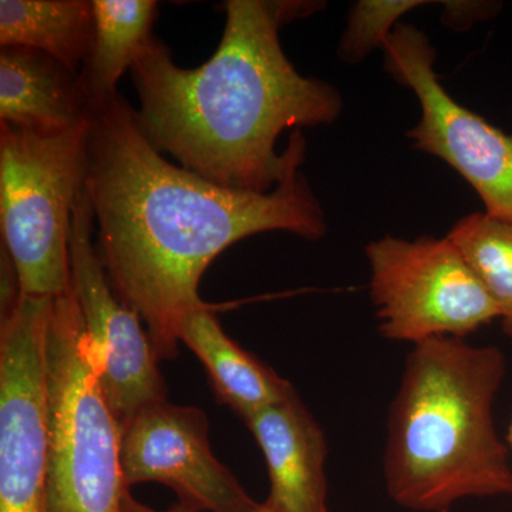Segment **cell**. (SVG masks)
Masks as SVG:
<instances>
[{"instance_id": "7", "label": "cell", "mask_w": 512, "mask_h": 512, "mask_svg": "<svg viewBox=\"0 0 512 512\" xmlns=\"http://www.w3.org/2000/svg\"><path fill=\"white\" fill-rule=\"evenodd\" d=\"M384 67L419 100L421 119L407 133L413 147L453 167L491 217L512 224V136L458 104L436 70V49L420 29L399 23L383 46Z\"/></svg>"}, {"instance_id": "10", "label": "cell", "mask_w": 512, "mask_h": 512, "mask_svg": "<svg viewBox=\"0 0 512 512\" xmlns=\"http://www.w3.org/2000/svg\"><path fill=\"white\" fill-rule=\"evenodd\" d=\"M207 414L167 399L143 407L121 429L120 461L128 490L167 485L178 507L194 512H249L259 503L212 453Z\"/></svg>"}, {"instance_id": "8", "label": "cell", "mask_w": 512, "mask_h": 512, "mask_svg": "<svg viewBox=\"0 0 512 512\" xmlns=\"http://www.w3.org/2000/svg\"><path fill=\"white\" fill-rule=\"evenodd\" d=\"M55 298L22 295L0 325V512H47L46 338Z\"/></svg>"}, {"instance_id": "3", "label": "cell", "mask_w": 512, "mask_h": 512, "mask_svg": "<svg viewBox=\"0 0 512 512\" xmlns=\"http://www.w3.org/2000/svg\"><path fill=\"white\" fill-rule=\"evenodd\" d=\"M505 372L497 346L451 336L413 346L387 426L383 470L393 503L450 512L467 498L512 494L510 450L493 416Z\"/></svg>"}, {"instance_id": "5", "label": "cell", "mask_w": 512, "mask_h": 512, "mask_svg": "<svg viewBox=\"0 0 512 512\" xmlns=\"http://www.w3.org/2000/svg\"><path fill=\"white\" fill-rule=\"evenodd\" d=\"M89 121L43 136L0 123L2 245L22 295L57 298L72 291L70 231L86 183Z\"/></svg>"}, {"instance_id": "12", "label": "cell", "mask_w": 512, "mask_h": 512, "mask_svg": "<svg viewBox=\"0 0 512 512\" xmlns=\"http://www.w3.org/2000/svg\"><path fill=\"white\" fill-rule=\"evenodd\" d=\"M90 104L79 73L28 49L0 50V123L53 136L89 121Z\"/></svg>"}, {"instance_id": "20", "label": "cell", "mask_w": 512, "mask_h": 512, "mask_svg": "<svg viewBox=\"0 0 512 512\" xmlns=\"http://www.w3.org/2000/svg\"><path fill=\"white\" fill-rule=\"evenodd\" d=\"M164 512H194V511L184 510V508H180L177 505V507L171 508V510L164 511ZM249 512H279V511H276L275 508L271 507V505H268L266 503H261L258 505V507L255 508V510H252Z\"/></svg>"}, {"instance_id": "15", "label": "cell", "mask_w": 512, "mask_h": 512, "mask_svg": "<svg viewBox=\"0 0 512 512\" xmlns=\"http://www.w3.org/2000/svg\"><path fill=\"white\" fill-rule=\"evenodd\" d=\"M94 39L93 0H2L0 45L46 53L80 73Z\"/></svg>"}, {"instance_id": "13", "label": "cell", "mask_w": 512, "mask_h": 512, "mask_svg": "<svg viewBox=\"0 0 512 512\" xmlns=\"http://www.w3.org/2000/svg\"><path fill=\"white\" fill-rule=\"evenodd\" d=\"M180 340L201 360L218 402L244 421L295 393L289 380L229 338L208 303L184 319Z\"/></svg>"}, {"instance_id": "21", "label": "cell", "mask_w": 512, "mask_h": 512, "mask_svg": "<svg viewBox=\"0 0 512 512\" xmlns=\"http://www.w3.org/2000/svg\"><path fill=\"white\" fill-rule=\"evenodd\" d=\"M507 444H508V447H510L512 450V416H511V421H510V427H508ZM511 497H512V494H511Z\"/></svg>"}, {"instance_id": "4", "label": "cell", "mask_w": 512, "mask_h": 512, "mask_svg": "<svg viewBox=\"0 0 512 512\" xmlns=\"http://www.w3.org/2000/svg\"><path fill=\"white\" fill-rule=\"evenodd\" d=\"M47 512H120L121 430L101 392L73 291L53 301L46 338Z\"/></svg>"}, {"instance_id": "17", "label": "cell", "mask_w": 512, "mask_h": 512, "mask_svg": "<svg viewBox=\"0 0 512 512\" xmlns=\"http://www.w3.org/2000/svg\"><path fill=\"white\" fill-rule=\"evenodd\" d=\"M423 0H360L348 18V28L338 47V56L348 64L362 63L376 47L384 46L397 20L421 5Z\"/></svg>"}, {"instance_id": "6", "label": "cell", "mask_w": 512, "mask_h": 512, "mask_svg": "<svg viewBox=\"0 0 512 512\" xmlns=\"http://www.w3.org/2000/svg\"><path fill=\"white\" fill-rule=\"evenodd\" d=\"M370 298L384 339H464L500 318L474 269L447 237H386L366 247Z\"/></svg>"}, {"instance_id": "2", "label": "cell", "mask_w": 512, "mask_h": 512, "mask_svg": "<svg viewBox=\"0 0 512 512\" xmlns=\"http://www.w3.org/2000/svg\"><path fill=\"white\" fill-rule=\"evenodd\" d=\"M323 8L305 0H227L220 45L195 69L178 66L154 37L131 69L138 126L150 143L231 190L269 192L301 170V128L335 123L343 100L332 84L295 69L279 32Z\"/></svg>"}, {"instance_id": "9", "label": "cell", "mask_w": 512, "mask_h": 512, "mask_svg": "<svg viewBox=\"0 0 512 512\" xmlns=\"http://www.w3.org/2000/svg\"><path fill=\"white\" fill-rule=\"evenodd\" d=\"M93 234V207L84 183L74 204L70 231L72 291L101 392L121 430L143 407L167 399V387L143 320L111 288Z\"/></svg>"}, {"instance_id": "1", "label": "cell", "mask_w": 512, "mask_h": 512, "mask_svg": "<svg viewBox=\"0 0 512 512\" xmlns=\"http://www.w3.org/2000/svg\"><path fill=\"white\" fill-rule=\"evenodd\" d=\"M86 190L97 254L114 293L140 316L158 359L173 360L184 319L207 303L202 275L241 239L328 232L301 170L269 192L231 190L165 160L120 94L92 107Z\"/></svg>"}, {"instance_id": "14", "label": "cell", "mask_w": 512, "mask_h": 512, "mask_svg": "<svg viewBox=\"0 0 512 512\" xmlns=\"http://www.w3.org/2000/svg\"><path fill=\"white\" fill-rule=\"evenodd\" d=\"M92 50L79 73L90 110L117 96V84L154 39V0H93Z\"/></svg>"}, {"instance_id": "18", "label": "cell", "mask_w": 512, "mask_h": 512, "mask_svg": "<svg viewBox=\"0 0 512 512\" xmlns=\"http://www.w3.org/2000/svg\"><path fill=\"white\" fill-rule=\"evenodd\" d=\"M443 22L448 28L466 30L477 20L487 19L494 15L497 3L488 2H443Z\"/></svg>"}, {"instance_id": "19", "label": "cell", "mask_w": 512, "mask_h": 512, "mask_svg": "<svg viewBox=\"0 0 512 512\" xmlns=\"http://www.w3.org/2000/svg\"><path fill=\"white\" fill-rule=\"evenodd\" d=\"M120 512H158L153 508L147 507L146 504L140 503L131 494V490L124 491L123 498H121Z\"/></svg>"}, {"instance_id": "11", "label": "cell", "mask_w": 512, "mask_h": 512, "mask_svg": "<svg viewBox=\"0 0 512 512\" xmlns=\"http://www.w3.org/2000/svg\"><path fill=\"white\" fill-rule=\"evenodd\" d=\"M244 423L268 468L265 503L279 512H329L328 441L298 394L252 414Z\"/></svg>"}, {"instance_id": "16", "label": "cell", "mask_w": 512, "mask_h": 512, "mask_svg": "<svg viewBox=\"0 0 512 512\" xmlns=\"http://www.w3.org/2000/svg\"><path fill=\"white\" fill-rule=\"evenodd\" d=\"M447 238L453 242L500 311L501 325L512 339V224L487 212H473L456 222Z\"/></svg>"}]
</instances>
